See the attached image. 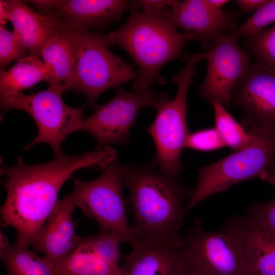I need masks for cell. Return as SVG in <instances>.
Instances as JSON below:
<instances>
[{
	"instance_id": "35",
	"label": "cell",
	"mask_w": 275,
	"mask_h": 275,
	"mask_svg": "<svg viewBox=\"0 0 275 275\" xmlns=\"http://www.w3.org/2000/svg\"><path fill=\"white\" fill-rule=\"evenodd\" d=\"M181 275H201L195 270L186 266Z\"/></svg>"
},
{
	"instance_id": "34",
	"label": "cell",
	"mask_w": 275,
	"mask_h": 275,
	"mask_svg": "<svg viewBox=\"0 0 275 275\" xmlns=\"http://www.w3.org/2000/svg\"><path fill=\"white\" fill-rule=\"evenodd\" d=\"M8 12L3 2L0 1V24L4 26L7 23Z\"/></svg>"
},
{
	"instance_id": "25",
	"label": "cell",
	"mask_w": 275,
	"mask_h": 275,
	"mask_svg": "<svg viewBox=\"0 0 275 275\" xmlns=\"http://www.w3.org/2000/svg\"><path fill=\"white\" fill-rule=\"evenodd\" d=\"M245 39L255 62L275 72V24Z\"/></svg>"
},
{
	"instance_id": "17",
	"label": "cell",
	"mask_w": 275,
	"mask_h": 275,
	"mask_svg": "<svg viewBox=\"0 0 275 275\" xmlns=\"http://www.w3.org/2000/svg\"><path fill=\"white\" fill-rule=\"evenodd\" d=\"M8 12L7 19L13 31L30 55L41 58V50L52 36L67 28L53 17L36 11L26 1L3 0Z\"/></svg>"
},
{
	"instance_id": "20",
	"label": "cell",
	"mask_w": 275,
	"mask_h": 275,
	"mask_svg": "<svg viewBox=\"0 0 275 275\" xmlns=\"http://www.w3.org/2000/svg\"><path fill=\"white\" fill-rule=\"evenodd\" d=\"M48 79V71L40 57L29 55L8 70L1 71L0 93L21 92Z\"/></svg>"
},
{
	"instance_id": "31",
	"label": "cell",
	"mask_w": 275,
	"mask_h": 275,
	"mask_svg": "<svg viewBox=\"0 0 275 275\" xmlns=\"http://www.w3.org/2000/svg\"><path fill=\"white\" fill-rule=\"evenodd\" d=\"M267 1V0H237L235 2L241 10L248 12L256 11Z\"/></svg>"
},
{
	"instance_id": "30",
	"label": "cell",
	"mask_w": 275,
	"mask_h": 275,
	"mask_svg": "<svg viewBox=\"0 0 275 275\" xmlns=\"http://www.w3.org/2000/svg\"><path fill=\"white\" fill-rule=\"evenodd\" d=\"M136 3L142 10L162 15L169 18L170 11V1H136Z\"/></svg>"
},
{
	"instance_id": "19",
	"label": "cell",
	"mask_w": 275,
	"mask_h": 275,
	"mask_svg": "<svg viewBox=\"0 0 275 275\" xmlns=\"http://www.w3.org/2000/svg\"><path fill=\"white\" fill-rule=\"evenodd\" d=\"M80 31L65 28L50 38L42 47L41 57L49 73V86L64 82L76 59Z\"/></svg>"
},
{
	"instance_id": "15",
	"label": "cell",
	"mask_w": 275,
	"mask_h": 275,
	"mask_svg": "<svg viewBox=\"0 0 275 275\" xmlns=\"http://www.w3.org/2000/svg\"><path fill=\"white\" fill-rule=\"evenodd\" d=\"M75 207L66 195L59 200L32 242L54 267L72 254L80 242L72 217Z\"/></svg>"
},
{
	"instance_id": "2",
	"label": "cell",
	"mask_w": 275,
	"mask_h": 275,
	"mask_svg": "<svg viewBox=\"0 0 275 275\" xmlns=\"http://www.w3.org/2000/svg\"><path fill=\"white\" fill-rule=\"evenodd\" d=\"M124 186L129 191L126 203L133 215L130 228L134 242L178 236L187 215L186 198L193 189L179 175L160 170L153 160L122 166Z\"/></svg>"
},
{
	"instance_id": "7",
	"label": "cell",
	"mask_w": 275,
	"mask_h": 275,
	"mask_svg": "<svg viewBox=\"0 0 275 275\" xmlns=\"http://www.w3.org/2000/svg\"><path fill=\"white\" fill-rule=\"evenodd\" d=\"M203 52L188 55L185 64L172 78L177 85L175 97L161 102L155 108V118L147 130L155 145L154 162L162 171L179 175L183 169L180 155L189 134L186 122L187 95L195 73V67L204 59Z\"/></svg>"
},
{
	"instance_id": "26",
	"label": "cell",
	"mask_w": 275,
	"mask_h": 275,
	"mask_svg": "<svg viewBox=\"0 0 275 275\" xmlns=\"http://www.w3.org/2000/svg\"><path fill=\"white\" fill-rule=\"evenodd\" d=\"M30 55L15 32L0 25V68L5 71L9 64Z\"/></svg>"
},
{
	"instance_id": "16",
	"label": "cell",
	"mask_w": 275,
	"mask_h": 275,
	"mask_svg": "<svg viewBox=\"0 0 275 275\" xmlns=\"http://www.w3.org/2000/svg\"><path fill=\"white\" fill-rule=\"evenodd\" d=\"M134 4V1L126 0H56L49 17L56 18L67 28L97 30L120 19Z\"/></svg>"
},
{
	"instance_id": "22",
	"label": "cell",
	"mask_w": 275,
	"mask_h": 275,
	"mask_svg": "<svg viewBox=\"0 0 275 275\" xmlns=\"http://www.w3.org/2000/svg\"><path fill=\"white\" fill-rule=\"evenodd\" d=\"M1 258L8 275H56L55 267L45 257L16 242Z\"/></svg>"
},
{
	"instance_id": "12",
	"label": "cell",
	"mask_w": 275,
	"mask_h": 275,
	"mask_svg": "<svg viewBox=\"0 0 275 275\" xmlns=\"http://www.w3.org/2000/svg\"><path fill=\"white\" fill-rule=\"evenodd\" d=\"M231 102L242 109L244 128L275 131V72L256 62L232 95Z\"/></svg>"
},
{
	"instance_id": "14",
	"label": "cell",
	"mask_w": 275,
	"mask_h": 275,
	"mask_svg": "<svg viewBox=\"0 0 275 275\" xmlns=\"http://www.w3.org/2000/svg\"><path fill=\"white\" fill-rule=\"evenodd\" d=\"M183 236L135 242L125 256L122 275H181Z\"/></svg>"
},
{
	"instance_id": "13",
	"label": "cell",
	"mask_w": 275,
	"mask_h": 275,
	"mask_svg": "<svg viewBox=\"0 0 275 275\" xmlns=\"http://www.w3.org/2000/svg\"><path fill=\"white\" fill-rule=\"evenodd\" d=\"M169 18L183 32L194 34L203 49H208L222 34L237 31L238 14L211 9L205 0L170 1Z\"/></svg>"
},
{
	"instance_id": "21",
	"label": "cell",
	"mask_w": 275,
	"mask_h": 275,
	"mask_svg": "<svg viewBox=\"0 0 275 275\" xmlns=\"http://www.w3.org/2000/svg\"><path fill=\"white\" fill-rule=\"evenodd\" d=\"M55 269L56 275H122L121 266L105 262L89 250L81 240L74 252L56 266Z\"/></svg>"
},
{
	"instance_id": "3",
	"label": "cell",
	"mask_w": 275,
	"mask_h": 275,
	"mask_svg": "<svg viewBox=\"0 0 275 275\" xmlns=\"http://www.w3.org/2000/svg\"><path fill=\"white\" fill-rule=\"evenodd\" d=\"M103 36L108 47L122 48L138 66V76L132 85L134 91L165 84L159 74L162 67L179 58L187 42L198 41L194 34L179 32L168 17L140 10L136 1L125 23Z\"/></svg>"
},
{
	"instance_id": "1",
	"label": "cell",
	"mask_w": 275,
	"mask_h": 275,
	"mask_svg": "<svg viewBox=\"0 0 275 275\" xmlns=\"http://www.w3.org/2000/svg\"><path fill=\"white\" fill-rule=\"evenodd\" d=\"M115 148L105 146L93 151L68 155L62 153L41 164H26L22 157L13 166L2 165L1 175L6 200L1 208L3 225L17 232L16 243L29 246L59 200V193L76 171L93 168L102 171L116 160Z\"/></svg>"
},
{
	"instance_id": "9",
	"label": "cell",
	"mask_w": 275,
	"mask_h": 275,
	"mask_svg": "<svg viewBox=\"0 0 275 275\" xmlns=\"http://www.w3.org/2000/svg\"><path fill=\"white\" fill-rule=\"evenodd\" d=\"M182 255L186 266L201 275H248L241 238L231 218L214 231L196 221L183 236Z\"/></svg>"
},
{
	"instance_id": "23",
	"label": "cell",
	"mask_w": 275,
	"mask_h": 275,
	"mask_svg": "<svg viewBox=\"0 0 275 275\" xmlns=\"http://www.w3.org/2000/svg\"><path fill=\"white\" fill-rule=\"evenodd\" d=\"M214 113L215 128L226 146L237 151L250 146L253 136L249 133L225 109L224 105L216 102L211 103Z\"/></svg>"
},
{
	"instance_id": "28",
	"label": "cell",
	"mask_w": 275,
	"mask_h": 275,
	"mask_svg": "<svg viewBox=\"0 0 275 275\" xmlns=\"http://www.w3.org/2000/svg\"><path fill=\"white\" fill-rule=\"evenodd\" d=\"M226 145L215 127L203 129L189 133L184 147L200 151L221 149Z\"/></svg>"
},
{
	"instance_id": "6",
	"label": "cell",
	"mask_w": 275,
	"mask_h": 275,
	"mask_svg": "<svg viewBox=\"0 0 275 275\" xmlns=\"http://www.w3.org/2000/svg\"><path fill=\"white\" fill-rule=\"evenodd\" d=\"M66 90L67 87L62 83L32 94L22 92L1 94L3 114L11 109H20L29 114L37 124L36 137L25 145L23 150L45 143L51 147L55 156L62 154V143L68 135L78 130L87 107L86 105L77 108L67 105L62 98Z\"/></svg>"
},
{
	"instance_id": "5",
	"label": "cell",
	"mask_w": 275,
	"mask_h": 275,
	"mask_svg": "<svg viewBox=\"0 0 275 275\" xmlns=\"http://www.w3.org/2000/svg\"><path fill=\"white\" fill-rule=\"evenodd\" d=\"M103 35L80 32L74 64L63 82L67 90L84 94L93 107L103 92L134 81L138 76L137 70L111 51Z\"/></svg>"
},
{
	"instance_id": "24",
	"label": "cell",
	"mask_w": 275,
	"mask_h": 275,
	"mask_svg": "<svg viewBox=\"0 0 275 275\" xmlns=\"http://www.w3.org/2000/svg\"><path fill=\"white\" fill-rule=\"evenodd\" d=\"M81 243L91 252L108 264L120 267L122 256L120 245L123 241L113 233L100 230L92 236L81 238Z\"/></svg>"
},
{
	"instance_id": "11",
	"label": "cell",
	"mask_w": 275,
	"mask_h": 275,
	"mask_svg": "<svg viewBox=\"0 0 275 275\" xmlns=\"http://www.w3.org/2000/svg\"><path fill=\"white\" fill-rule=\"evenodd\" d=\"M237 30L221 34L204 52L206 74L199 91L210 103L227 104L252 65L248 52L238 43Z\"/></svg>"
},
{
	"instance_id": "27",
	"label": "cell",
	"mask_w": 275,
	"mask_h": 275,
	"mask_svg": "<svg viewBox=\"0 0 275 275\" xmlns=\"http://www.w3.org/2000/svg\"><path fill=\"white\" fill-rule=\"evenodd\" d=\"M274 22L275 0H267L239 28L237 32L239 37H248Z\"/></svg>"
},
{
	"instance_id": "18",
	"label": "cell",
	"mask_w": 275,
	"mask_h": 275,
	"mask_svg": "<svg viewBox=\"0 0 275 275\" xmlns=\"http://www.w3.org/2000/svg\"><path fill=\"white\" fill-rule=\"evenodd\" d=\"M231 219L241 238L248 275H275V234L246 214Z\"/></svg>"
},
{
	"instance_id": "8",
	"label": "cell",
	"mask_w": 275,
	"mask_h": 275,
	"mask_svg": "<svg viewBox=\"0 0 275 275\" xmlns=\"http://www.w3.org/2000/svg\"><path fill=\"white\" fill-rule=\"evenodd\" d=\"M122 166L116 160L91 181L72 176L74 187L66 196L85 216L98 224L100 230L109 232L132 245L134 240L126 217Z\"/></svg>"
},
{
	"instance_id": "32",
	"label": "cell",
	"mask_w": 275,
	"mask_h": 275,
	"mask_svg": "<svg viewBox=\"0 0 275 275\" xmlns=\"http://www.w3.org/2000/svg\"><path fill=\"white\" fill-rule=\"evenodd\" d=\"M207 5L211 9L215 11L222 10V7L228 3L230 1L227 0H205Z\"/></svg>"
},
{
	"instance_id": "10",
	"label": "cell",
	"mask_w": 275,
	"mask_h": 275,
	"mask_svg": "<svg viewBox=\"0 0 275 275\" xmlns=\"http://www.w3.org/2000/svg\"><path fill=\"white\" fill-rule=\"evenodd\" d=\"M116 89V94L111 99L96 105L91 116L82 118L78 128L96 140V149L112 144L127 145L130 141L129 130L135 124L140 109L145 106L156 108L169 99L167 94L149 89L134 92L120 87Z\"/></svg>"
},
{
	"instance_id": "4",
	"label": "cell",
	"mask_w": 275,
	"mask_h": 275,
	"mask_svg": "<svg viewBox=\"0 0 275 275\" xmlns=\"http://www.w3.org/2000/svg\"><path fill=\"white\" fill-rule=\"evenodd\" d=\"M245 130L253 136L250 146L198 168V182L186 204L187 213L206 198L246 180L259 179L275 187V131Z\"/></svg>"
},
{
	"instance_id": "29",
	"label": "cell",
	"mask_w": 275,
	"mask_h": 275,
	"mask_svg": "<svg viewBox=\"0 0 275 275\" xmlns=\"http://www.w3.org/2000/svg\"><path fill=\"white\" fill-rule=\"evenodd\" d=\"M245 214L275 234V197L263 202H253L247 208Z\"/></svg>"
},
{
	"instance_id": "33",
	"label": "cell",
	"mask_w": 275,
	"mask_h": 275,
	"mask_svg": "<svg viewBox=\"0 0 275 275\" xmlns=\"http://www.w3.org/2000/svg\"><path fill=\"white\" fill-rule=\"evenodd\" d=\"M0 237V255L2 256L8 251L11 244L9 243L8 239L2 232H1Z\"/></svg>"
}]
</instances>
